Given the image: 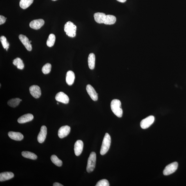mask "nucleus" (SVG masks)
<instances>
[{
    "label": "nucleus",
    "instance_id": "4be33fe9",
    "mask_svg": "<svg viewBox=\"0 0 186 186\" xmlns=\"http://www.w3.org/2000/svg\"><path fill=\"white\" fill-rule=\"evenodd\" d=\"M34 0H20V7L23 9H26L33 3Z\"/></svg>",
    "mask_w": 186,
    "mask_h": 186
},
{
    "label": "nucleus",
    "instance_id": "473e14b6",
    "mask_svg": "<svg viewBox=\"0 0 186 186\" xmlns=\"http://www.w3.org/2000/svg\"><path fill=\"white\" fill-rule=\"evenodd\" d=\"M117 1H118L121 3H125L127 0H117Z\"/></svg>",
    "mask_w": 186,
    "mask_h": 186
},
{
    "label": "nucleus",
    "instance_id": "ddd939ff",
    "mask_svg": "<svg viewBox=\"0 0 186 186\" xmlns=\"http://www.w3.org/2000/svg\"><path fill=\"white\" fill-rule=\"evenodd\" d=\"M86 90L92 99L94 101H97L98 99V94L95 89L91 85H87Z\"/></svg>",
    "mask_w": 186,
    "mask_h": 186
},
{
    "label": "nucleus",
    "instance_id": "1a4fd4ad",
    "mask_svg": "<svg viewBox=\"0 0 186 186\" xmlns=\"http://www.w3.org/2000/svg\"><path fill=\"white\" fill-rule=\"evenodd\" d=\"M70 129L69 126H62L58 130V135L59 138L63 139L67 136L70 133Z\"/></svg>",
    "mask_w": 186,
    "mask_h": 186
},
{
    "label": "nucleus",
    "instance_id": "72a5a7b5",
    "mask_svg": "<svg viewBox=\"0 0 186 186\" xmlns=\"http://www.w3.org/2000/svg\"><path fill=\"white\" fill-rule=\"evenodd\" d=\"M52 1H57V0H52Z\"/></svg>",
    "mask_w": 186,
    "mask_h": 186
},
{
    "label": "nucleus",
    "instance_id": "6e6552de",
    "mask_svg": "<svg viewBox=\"0 0 186 186\" xmlns=\"http://www.w3.org/2000/svg\"><path fill=\"white\" fill-rule=\"evenodd\" d=\"M55 99L57 101L64 104L69 103V100L68 96L62 92H60L57 94L55 96Z\"/></svg>",
    "mask_w": 186,
    "mask_h": 186
},
{
    "label": "nucleus",
    "instance_id": "4468645a",
    "mask_svg": "<svg viewBox=\"0 0 186 186\" xmlns=\"http://www.w3.org/2000/svg\"><path fill=\"white\" fill-rule=\"evenodd\" d=\"M47 134V129L45 126H42L40 131L37 137L38 142L40 144L43 142L45 140Z\"/></svg>",
    "mask_w": 186,
    "mask_h": 186
},
{
    "label": "nucleus",
    "instance_id": "f8f14e48",
    "mask_svg": "<svg viewBox=\"0 0 186 186\" xmlns=\"http://www.w3.org/2000/svg\"><path fill=\"white\" fill-rule=\"evenodd\" d=\"M83 147V143L82 140H78L75 143L74 151L75 154L78 156L82 153Z\"/></svg>",
    "mask_w": 186,
    "mask_h": 186
},
{
    "label": "nucleus",
    "instance_id": "a211bd4d",
    "mask_svg": "<svg viewBox=\"0 0 186 186\" xmlns=\"http://www.w3.org/2000/svg\"><path fill=\"white\" fill-rule=\"evenodd\" d=\"M13 173L12 172H4L0 174V181L3 182L9 180L14 177Z\"/></svg>",
    "mask_w": 186,
    "mask_h": 186
},
{
    "label": "nucleus",
    "instance_id": "423d86ee",
    "mask_svg": "<svg viewBox=\"0 0 186 186\" xmlns=\"http://www.w3.org/2000/svg\"><path fill=\"white\" fill-rule=\"evenodd\" d=\"M155 117L153 115H150L146 118L143 119L141 122L140 126L143 129H146L149 128L154 122Z\"/></svg>",
    "mask_w": 186,
    "mask_h": 186
},
{
    "label": "nucleus",
    "instance_id": "7c9ffc66",
    "mask_svg": "<svg viewBox=\"0 0 186 186\" xmlns=\"http://www.w3.org/2000/svg\"><path fill=\"white\" fill-rule=\"evenodd\" d=\"M6 18L5 17L1 15L0 16V25L3 24L6 22Z\"/></svg>",
    "mask_w": 186,
    "mask_h": 186
},
{
    "label": "nucleus",
    "instance_id": "9d476101",
    "mask_svg": "<svg viewBox=\"0 0 186 186\" xmlns=\"http://www.w3.org/2000/svg\"><path fill=\"white\" fill-rule=\"evenodd\" d=\"M19 38L27 50L29 51H31L32 50V47L28 38L26 36L22 34L19 35Z\"/></svg>",
    "mask_w": 186,
    "mask_h": 186
},
{
    "label": "nucleus",
    "instance_id": "39448f33",
    "mask_svg": "<svg viewBox=\"0 0 186 186\" xmlns=\"http://www.w3.org/2000/svg\"><path fill=\"white\" fill-rule=\"evenodd\" d=\"M178 164L177 162H173L167 166L163 171L164 176H168L174 173L178 168Z\"/></svg>",
    "mask_w": 186,
    "mask_h": 186
},
{
    "label": "nucleus",
    "instance_id": "a878e982",
    "mask_svg": "<svg viewBox=\"0 0 186 186\" xmlns=\"http://www.w3.org/2000/svg\"><path fill=\"white\" fill-rule=\"evenodd\" d=\"M55 37L53 34H50L49 36L48 39L47 41V45L49 47H52L55 44Z\"/></svg>",
    "mask_w": 186,
    "mask_h": 186
},
{
    "label": "nucleus",
    "instance_id": "c756f323",
    "mask_svg": "<svg viewBox=\"0 0 186 186\" xmlns=\"http://www.w3.org/2000/svg\"><path fill=\"white\" fill-rule=\"evenodd\" d=\"M96 186H109V183L107 180L106 179H102L98 181Z\"/></svg>",
    "mask_w": 186,
    "mask_h": 186
},
{
    "label": "nucleus",
    "instance_id": "20e7f679",
    "mask_svg": "<svg viewBox=\"0 0 186 186\" xmlns=\"http://www.w3.org/2000/svg\"><path fill=\"white\" fill-rule=\"evenodd\" d=\"M96 160V155L95 152H92L88 159L87 171L88 172H93L95 168Z\"/></svg>",
    "mask_w": 186,
    "mask_h": 186
},
{
    "label": "nucleus",
    "instance_id": "412c9836",
    "mask_svg": "<svg viewBox=\"0 0 186 186\" xmlns=\"http://www.w3.org/2000/svg\"><path fill=\"white\" fill-rule=\"evenodd\" d=\"M95 55L93 53H91L89 55L88 58V64L89 67L91 70H93L95 67Z\"/></svg>",
    "mask_w": 186,
    "mask_h": 186
},
{
    "label": "nucleus",
    "instance_id": "5701e85b",
    "mask_svg": "<svg viewBox=\"0 0 186 186\" xmlns=\"http://www.w3.org/2000/svg\"><path fill=\"white\" fill-rule=\"evenodd\" d=\"M21 155L23 157L32 160H36L37 159V156L35 154L29 151H23Z\"/></svg>",
    "mask_w": 186,
    "mask_h": 186
},
{
    "label": "nucleus",
    "instance_id": "dca6fc26",
    "mask_svg": "<svg viewBox=\"0 0 186 186\" xmlns=\"http://www.w3.org/2000/svg\"><path fill=\"white\" fill-rule=\"evenodd\" d=\"M8 135L10 138L16 141H21L23 138V135L19 132L10 131L8 132Z\"/></svg>",
    "mask_w": 186,
    "mask_h": 186
},
{
    "label": "nucleus",
    "instance_id": "0eeeda50",
    "mask_svg": "<svg viewBox=\"0 0 186 186\" xmlns=\"http://www.w3.org/2000/svg\"><path fill=\"white\" fill-rule=\"evenodd\" d=\"M29 91L34 98H39L41 95V90L40 88L37 85H32L29 88Z\"/></svg>",
    "mask_w": 186,
    "mask_h": 186
},
{
    "label": "nucleus",
    "instance_id": "6ab92c4d",
    "mask_svg": "<svg viewBox=\"0 0 186 186\" xmlns=\"http://www.w3.org/2000/svg\"><path fill=\"white\" fill-rule=\"evenodd\" d=\"M106 15L102 12H97L94 14V17L96 22L99 23H104Z\"/></svg>",
    "mask_w": 186,
    "mask_h": 186
},
{
    "label": "nucleus",
    "instance_id": "9b49d317",
    "mask_svg": "<svg viewBox=\"0 0 186 186\" xmlns=\"http://www.w3.org/2000/svg\"><path fill=\"white\" fill-rule=\"evenodd\" d=\"M44 21L42 19H38L32 21L30 23L29 26L34 29H39L44 24Z\"/></svg>",
    "mask_w": 186,
    "mask_h": 186
},
{
    "label": "nucleus",
    "instance_id": "cd10ccee",
    "mask_svg": "<svg viewBox=\"0 0 186 186\" xmlns=\"http://www.w3.org/2000/svg\"><path fill=\"white\" fill-rule=\"evenodd\" d=\"M0 40L4 48L6 49V50L7 51L9 48V44L7 42L6 37L4 36H1L0 38Z\"/></svg>",
    "mask_w": 186,
    "mask_h": 186
},
{
    "label": "nucleus",
    "instance_id": "7ed1b4c3",
    "mask_svg": "<svg viewBox=\"0 0 186 186\" xmlns=\"http://www.w3.org/2000/svg\"><path fill=\"white\" fill-rule=\"evenodd\" d=\"M77 27L71 21H68L64 27V31L69 37H74L76 35Z\"/></svg>",
    "mask_w": 186,
    "mask_h": 186
},
{
    "label": "nucleus",
    "instance_id": "2eb2a0df",
    "mask_svg": "<svg viewBox=\"0 0 186 186\" xmlns=\"http://www.w3.org/2000/svg\"><path fill=\"white\" fill-rule=\"evenodd\" d=\"M33 119L34 116L33 115L28 114L20 117L18 119V122L20 123H24L32 121Z\"/></svg>",
    "mask_w": 186,
    "mask_h": 186
},
{
    "label": "nucleus",
    "instance_id": "393cba45",
    "mask_svg": "<svg viewBox=\"0 0 186 186\" xmlns=\"http://www.w3.org/2000/svg\"><path fill=\"white\" fill-rule=\"evenodd\" d=\"M21 101L22 100L20 99V98H14V99H12L9 100L7 104L8 105L10 106L15 108L18 106Z\"/></svg>",
    "mask_w": 186,
    "mask_h": 186
},
{
    "label": "nucleus",
    "instance_id": "b1692460",
    "mask_svg": "<svg viewBox=\"0 0 186 186\" xmlns=\"http://www.w3.org/2000/svg\"><path fill=\"white\" fill-rule=\"evenodd\" d=\"M13 64L15 66H16L18 69L22 70L24 67V64L23 63V61L19 58H17L15 59L13 61Z\"/></svg>",
    "mask_w": 186,
    "mask_h": 186
},
{
    "label": "nucleus",
    "instance_id": "aec40b11",
    "mask_svg": "<svg viewBox=\"0 0 186 186\" xmlns=\"http://www.w3.org/2000/svg\"><path fill=\"white\" fill-rule=\"evenodd\" d=\"M116 21V18L115 16L112 15H106L104 23L106 25H112L114 24Z\"/></svg>",
    "mask_w": 186,
    "mask_h": 186
},
{
    "label": "nucleus",
    "instance_id": "f257e3e1",
    "mask_svg": "<svg viewBox=\"0 0 186 186\" xmlns=\"http://www.w3.org/2000/svg\"><path fill=\"white\" fill-rule=\"evenodd\" d=\"M111 108L114 114L119 117L123 116V110L121 108V102L119 100L114 99L111 103Z\"/></svg>",
    "mask_w": 186,
    "mask_h": 186
},
{
    "label": "nucleus",
    "instance_id": "f03ea898",
    "mask_svg": "<svg viewBox=\"0 0 186 186\" xmlns=\"http://www.w3.org/2000/svg\"><path fill=\"white\" fill-rule=\"evenodd\" d=\"M111 143L110 136L108 133H106L104 136L103 142L100 150V153L101 155H104L107 152L110 148Z\"/></svg>",
    "mask_w": 186,
    "mask_h": 186
},
{
    "label": "nucleus",
    "instance_id": "f3484780",
    "mask_svg": "<svg viewBox=\"0 0 186 186\" xmlns=\"http://www.w3.org/2000/svg\"><path fill=\"white\" fill-rule=\"evenodd\" d=\"M75 79L74 73L71 70L68 71L66 75V82L67 84L71 85L73 84Z\"/></svg>",
    "mask_w": 186,
    "mask_h": 186
},
{
    "label": "nucleus",
    "instance_id": "c85d7f7f",
    "mask_svg": "<svg viewBox=\"0 0 186 186\" xmlns=\"http://www.w3.org/2000/svg\"><path fill=\"white\" fill-rule=\"evenodd\" d=\"M52 68V65L50 63H47L45 65L42 67V71L44 74L50 73Z\"/></svg>",
    "mask_w": 186,
    "mask_h": 186
},
{
    "label": "nucleus",
    "instance_id": "bb28decb",
    "mask_svg": "<svg viewBox=\"0 0 186 186\" xmlns=\"http://www.w3.org/2000/svg\"><path fill=\"white\" fill-rule=\"evenodd\" d=\"M51 161L55 165L58 166H61L63 164V162L59 159L57 156L55 155H53L51 157Z\"/></svg>",
    "mask_w": 186,
    "mask_h": 186
},
{
    "label": "nucleus",
    "instance_id": "f704fd0d",
    "mask_svg": "<svg viewBox=\"0 0 186 186\" xmlns=\"http://www.w3.org/2000/svg\"><path fill=\"white\" fill-rule=\"evenodd\" d=\"M57 104H59V103H58V102H57Z\"/></svg>",
    "mask_w": 186,
    "mask_h": 186
},
{
    "label": "nucleus",
    "instance_id": "2f4dec72",
    "mask_svg": "<svg viewBox=\"0 0 186 186\" xmlns=\"http://www.w3.org/2000/svg\"><path fill=\"white\" fill-rule=\"evenodd\" d=\"M53 186H63V185L61 184L58 182H55L53 184Z\"/></svg>",
    "mask_w": 186,
    "mask_h": 186
}]
</instances>
